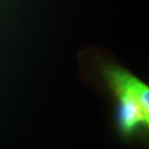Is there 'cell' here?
Here are the masks:
<instances>
[{"label":"cell","mask_w":149,"mask_h":149,"mask_svg":"<svg viewBox=\"0 0 149 149\" xmlns=\"http://www.w3.org/2000/svg\"><path fill=\"white\" fill-rule=\"evenodd\" d=\"M102 79L115 100V127L124 141L142 138L149 130V87L116 64L101 66Z\"/></svg>","instance_id":"cell-1"}]
</instances>
